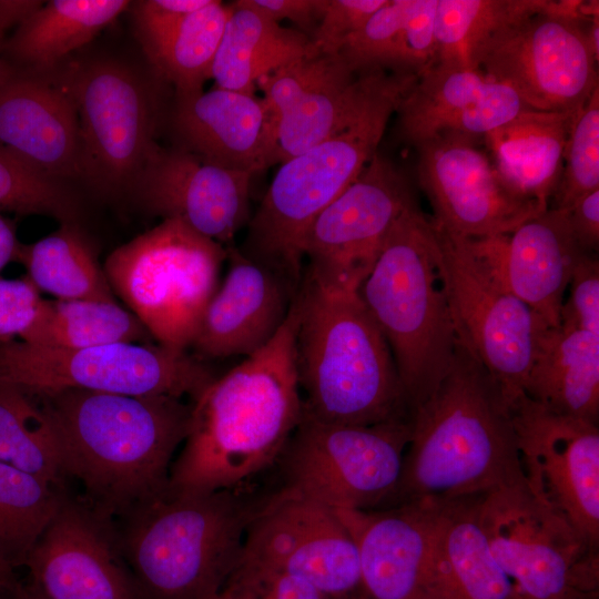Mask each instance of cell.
<instances>
[{
  "label": "cell",
  "mask_w": 599,
  "mask_h": 599,
  "mask_svg": "<svg viewBox=\"0 0 599 599\" xmlns=\"http://www.w3.org/2000/svg\"><path fill=\"white\" fill-rule=\"evenodd\" d=\"M297 304L275 336L192 403L184 446L169 488L206 493L235 488L272 467L300 424L295 365Z\"/></svg>",
  "instance_id": "cell-1"
},
{
  "label": "cell",
  "mask_w": 599,
  "mask_h": 599,
  "mask_svg": "<svg viewBox=\"0 0 599 599\" xmlns=\"http://www.w3.org/2000/svg\"><path fill=\"white\" fill-rule=\"evenodd\" d=\"M38 398L55 428L65 475L81 481L98 516H126L166 491L192 404L84 389Z\"/></svg>",
  "instance_id": "cell-2"
},
{
  "label": "cell",
  "mask_w": 599,
  "mask_h": 599,
  "mask_svg": "<svg viewBox=\"0 0 599 599\" xmlns=\"http://www.w3.org/2000/svg\"><path fill=\"white\" fill-rule=\"evenodd\" d=\"M410 422L402 474L385 508L527 485L502 389L458 342L448 372Z\"/></svg>",
  "instance_id": "cell-3"
},
{
  "label": "cell",
  "mask_w": 599,
  "mask_h": 599,
  "mask_svg": "<svg viewBox=\"0 0 599 599\" xmlns=\"http://www.w3.org/2000/svg\"><path fill=\"white\" fill-rule=\"evenodd\" d=\"M295 300L303 416L338 425L410 416L389 346L358 293L323 286L303 274Z\"/></svg>",
  "instance_id": "cell-4"
},
{
  "label": "cell",
  "mask_w": 599,
  "mask_h": 599,
  "mask_svg": "<svg viewBox=\"0 0 599 599\" xmlns=\"http://www.w3.org/2000/svg\"><path fill=\"white\" fill-rule=\"evenodd\" d=\"M270 495L247 484L166 489L133 509L121 540L143 599H213L240 562L246 529Z\"/></svg>",
  "instance_id": "cell-5"
},
{
  "label": "cell",
  "mask_w": 599,
  "mask_h": 599,
  "mask_svg": "<svg viewBox=\"0 0 599 599\" xmlns=\"http://www.w3.org/2000/svg\"><path fill=\"white\" fill-rule=\"evenodd\" d=\"M417 77L388 72L346 128L281 163L241 252L298 288L303 242L314 220L364 171L377 153L388 121Z\"/></svg>",
  "instance_id": "cell-6"
},
{
  "label": "cell",
  "mask_w": 599,
  "mask_h": 599,
  "mask_svg": "<svg viewBox=\"0 0 599 599\" xmlns=\"http://www.w3.org/2000/svg\"><path fill=\"white\" fill-rule=\"evenodd\" d=\"M357 293L389 346L413 413L448 372L457 344L430 220L417 204L395 221Z\"/></svg>",
  "instance_id": "cell-7"
},
{
  "label": "cell",
  "mask_w": 599,
  "mask_h": 599,
  "mask_svg": "<svg viewBox=\"0 0 599 599\" xmlns=\"http://www.w3.org/2000/svg\"><path fill=\"white\" fill-rule=\"evenodd\" d=\"M222 244L167 219L113 250L108 282L159 345L187 351L219 287Z\"/></svg>",
  "instance_id": "cell-8"
},
{
  "label": "cell",
  "mask_w": 599,
  "mask_h": 599,
  "mask_svg": "<svg viewBox=\"0 0 599 599\" xmlns=\"http://www.w3.org/2000/svg\"><path fill=\"white\" fill-rule=\"evenodd\" d=\"M50 74L69 93L78 114L82 182L108 196L129 193L158 146L155 83L135 65L114 57L73 62Z\"/></svg>",
  "instance_id": "cell-9"
},
{
  "label": "cell",
  "mask_w": 599,
  "mask_h": 599,
  "mask_svg": "<svg viewBox=\"0 0 599 599\" xmlns=\"http://www.w3.org/2000/svg\"><path fill=\"white\" fill-rule=\"evenodd\" d=\"M410 420L338 425L302 415L275 463L277 489L336 510L385 508L402 474Z\"/></svg>",
  "instance_id": "cell-10"
},
{
  "label": "cell",
  "mask_w": 599,
  "mask_h": 599,
  "mask_svg": "<svg viewBox=\"0 0 599 599\" xmlns=\"http://www.w3.org/2000/svg\"><path fill=\"white\" fill-rule=\"evenodd\" d=\"M430 225L457 342L496 379L509 404L524 393L546 326L486 265L473 237L453 234L432 220Z\"/></svg>",
  "instance_id": "cell-11"
},
{
  "label": "cell",
  "mask_w": 599,
  "mask_h": 599,
  "mask_svg": "<svg viewBox=\"0 0 599 599\" xmlns=\"http://www.w3.org/2000/svg\"><path fill=\"white\" fill-rule=\"evenodd\" d=\"M215 379L196 356L161 345L115 343L80 349L11 342L0 346V382L30 395L84 389L195 402Z\"/></svg>",
  "instance_id": "cell-12"
},
{
  "label": "cell",
  "mask_w": 599,
  "mask_h": 599,
  "mask_svg": "<svg viewBox=\"0 0 599 599\" xmlns=\"http://www.w3.org/2000/svg\"><path fill=\"white\" fill-rule=\"evenodd\" d=\"M596 11L583 1H554L497 32L479 51L476 67L536 111L577 113L599 87V58L586 31Z\"/></svg>",
  "instance_id": "cell-13"
},
{
  "label": "cell",
  "mask_w": 599,
  "mask_h": 599,
  "mask_svg": "<svg viewBox=\"0 0 599 599\" xmlns=\"http://www.w3.org/2000/svg\"><path fill=\"white\" fill-rule=\"evenodd\" d=\"M479 516L495 559L524 599H598V548L527 485L481 495Z\"/></svg>",
  "instance_id": "cell-14"
},
{
  "label": "cell",
  "mask_w": 599,
  "mask_h": 599,
  "mask_svg": "<svg viewBox=\"0 0 599 599\" xmlns=\"http://www.w3.org/2000/svg\"><path fill=\"white\" fill-rule=\"evenodd\" d=\"M509 409L529 491L598 548V424L554 413L525 393Z\"/></svg>",
  "instance_id": "cell-15"
},
{
  "label": "cell",
  "mask_w": 599,
  "mask_h": 599,
  "mask_svg": "<svg viewBox=\"0 0 599 599\" xmlns=\"http://www.w3.org/2000/svg\"><path fill=\"white\" fill-rule=\"evenodd\" d=\"M417 204L397 166L378 152L361 175L312 223L303 242V272L335 290L357 292L398 216Z\"/></svg>",
  "instance_id": "cell-16"
},
{
  "label": "cell",
  "mask_w": 599,
  "mask_h": 599,
  "mask_svg": "<svg viewBox=\"0 0 599 599\" xmlns=\"http://www.w3.org/2000/svg\"><path fill=\"white\" fill-rule=\"evenodd\" d=\"M240 561L287 572L326 598L363 589L357 546L335 509L282 489L250 522Z\"/></svg>",
  "instance_id": "cell-17"
},
{
  "label": "cell",
  "mask_w": 599,
  "mask_h": 599,
  "mask_svg": "<svg viewBox=\"0 0 599 599\" xmlns=\"http://www.w3.org/2000/svg\"><path fill=\"white\" fill-rule=\"evenodd\" d=\"M414 148L418 181L434 212L430 220L453 234L507 235L548 209L507 184L475 136L445 131Z\"/></svg>",
  "instance_id": "cell-18"
},
{
  "label": "cell",
  "mask_w": 599,
  "mask_h": 599,
  "mask_svg": "<svg viewBox=\"0 0 599 599\" xmlns=\"http://www.w3.org/2000/svg\"><path fill=\"white\" fill-rule=\"evenodd\" d=\"M252 176L207 163L180 146L158 145L129 193L152 214L179 220L227 247L248 220Z\"/></svg>",
  "instance_id": "cell-19"
},
{
  "label": "cell",
  "mask_w": 599,
  "mask_h": 599,
  "mask_svg": "<svg viewBox=\"0 0 599 599\" xmlns=\"http://www.w3.org/2000/svg\"><path fill=\"white\" fill-rule=\"evenodd\" d=\"M108 522L64 495L26 562L47 599H143L120 564Z\"/></svg>",
  "instance_id": "cell-20"
},
{
  "label": "cell",
  "mask_w": 599,
  "mask_h": 599,
  "mask_svg": "<svg viewBox=\"0 0 599 599\" xmlns=\"http://www.w3.org/2000/svg\"><path fill=\"white\" fill-rule=\"evenodd\" d=\"M437 500L374 510H336L358 550L368 599H435L433 531Z\"/></svg>",
  "instance_id": "cell-21"
},
{
  "label": "cell",
  "mask_w": 599,
  "mask_h": 599,
  "mask_svg": "<svg viewBox=\"0 0 599 599\" xmlns=\"http://www.w3.org/2000/svg\"><path fill=\"white\" fill-rule=\"evenodd\" d=\"M227 273L192 343L197 358L248 357L284 324L297 290L282 275L226 247Z\"/></svg>",
  "instance_id": "cell-22"
},
{
  "label": "cell",
  "mask_w": 599,
  "mask_h": 599,
  "mask_svg": "<svg viewBox=\"0 0 599 599\" xmlns=\"http://www.w3.org/2000/svg\"><path fill=\"white\" fill-rule=\"evenodd\" d=\"M0 144L48 176L83 180L78 114L51 74L13 68L0 83Z\"/></svg>",
  "instance_id": "cell-23"
},
{
  "label": "cell",
  "mask_w": 599,
  "mask_h": 599,
  "mask_svg": "<svg viewBox=\"0 0 599 599\" xmlns=\"http://www.w3.org/2000/svg\"><path fill=\"white\" fill-rule=\"evenodd\" d=\"M529 110L511 88L479 70L435 65L418 78L395 113L400 136L415 146L445 131L485 136Z\"/></svg>",
  "instance_id": "cell-24"
},
{
  "label": "cell",
  "mask_w": 599,
  "mask_h": 599,
  "mask_svg": "<svg viewBox=\"0 0 599 599\" xmlns=\"http://www.w3.org/2000/svg\"><path fill=\"white\" fill-rule=\"evenodd\" d=\"M172 124L180 148L207 163L252 175L270 166L268 116L255 94L219 87L175 94Z\"/></svg>",
  "instance_id": "cell-25"
},
{
  "label": "cell",
  "mask_w": 599,
  "mask_h": 599,
  "mask_svg": "<svg viewBox=\"0 0 599 599\" xmlns=\"http://www.w3.org/2000/svg\"><path fill=\"white\" fill-rule=\"evenodd\" d=\"M585 253L571 233L566 210L548 207L508 235L506 285L546 327L559 326L565 293Z\"/></svg>",
  "instance_id": "cell-26"
},
{
  "label": "cell",
  "mask_w": 599,
  "mask_h": 599,
  "mask_svg": "<svg viewBox=\"0 0 599 599\" xmlns=\"http://www.w3.org/2000/svg\"><path fill=\"white\" fill-rule=\"evenodd\" d=\"M481 495L437 500L435 599H524L495 559L479 516Z\"/></svg>",
  "instance_id": "cell-27"
},
{
  "label": "cell",
  "mask_w": 599,
  "mask_h": 599,
  "mask_svg": "<svg viewBox=\"0 0 599 599\" xmlns=\"http://www.w3.org/2000/svg\"><path fill=\"white\" fill-rule=\"evenodd\" d=\"M524 393L565 416L599 420V335L559 325L541 331Z\"/></svg>",
  "instance_id": "cell-28"
},
{
  "label": "cell",
  "mask_w": 599,
  "mask_h": 599,
  "mask_svg": "<svg viewBox=\"0 0 599 599\" xmlns=\"http://www.w3.org/2000/svg\"><path fill=\"white\" fill-rule=\"evenodd\" d=\"M437 0H387L355 34L339 57L355 72L384 70L419 78L436 65Z\"/></svg>",
  "instance_id": "cell-29"
},
{
  "label": "cell",
  "mask_w": 599,
  "mask_h": 599,
  "mask_svg": "<svg viewBox=\"0 0 599 599\" xmlns=\"http://www.w3.org/2000/svg\"><path fill=\"white\" fill-rule=\"evenodd\" d=\"M130 6L126 0L42 2L7 37L3 57L18 70L50 74Z\"/></svg>",
  "instance_id": "cell-30"
},
{
  "label": "cell",
  "mask_w": 599,
  "mask_h": 599,
  "mask_svg": "<svg viewBox=\"0 0 599 599\" xmlns=\"http://www.w3.org/2000/svg\"><path fill=\"white\" fill-rule=\"evenodd\" d=\"M576 114L529 110L485 135L495 169L516 192L549 207Z\"/></svg>",
  "instance_id": "cell-31"
},
{
  "label": "cell",
  "mask_w": 599,
  "mask_h": 599,
  "mask_svg": "<svg viewBox=\"0 0 599 599\" xmlns=\"http://www.w3.org/2000/svg\"><path fill=\"white\" fill-rule=\"evenodd\" d=\"M232 6L211 70L215 87L254 94L261 78L319 53L313 40L300 30L282 27L252 9Z\"/></svg>",
  "instance_id": "cell-32"
},
{
  "label": "cell",
  "mask_w": 599,
  "mask_h": 599,
  "mask_svg": "<svg viewBox=\"0 0 599 599\" xmlns=\"http://www.w3.org/2000/svg\"><path fill=\"white\" fill-rule=\"evenodd\" d=\"M387 73H355L348 69L298 101L273 129L270 166L305 152L349 125Z\"/></svg>",
  "instance_id": "cell-33"
},
{
  "label": "cell",
  "mask_w": 599,
  "mask_h": 599,
  "mask_svg": "<svg viewBox=\"0 0 599 599\" xmlns=\"http://www.w3.org/2000/svg\"><path fill=\"white\" fill-rule=\"evenodd\" d=\"M39 291L57 300L116 302L94 247L79 223H63L45 237L20 244L16 261Z\"/></svg>",
  "instance_id": "cell-34"
},
{
  "label": "cell",
  "mask_w": 599,
  "mask_h": 599,
  "mask_svg": "<svg viewBox=\"0 0 599 599\" xmlns=\"http://www.w3.org/2000/svg\"><path fill=\"white\" fill-rule=\"evenodd\" d=\"M150 334L116 302L41 300L21 342L43 347L80 349L115 343H141Z\"/></svg>",
  "instance_id": "cell-35"
},
{
  "label": "cell",
  "mask_w": 599,
  "mask_h": 599,
  "mask_svg": "<svg viewBox=\"0 0 599 599\" xmlns=\"http://www.w3.org/2000/svg\"><path fill=\"white\" fill-rule=\"evenodd\" d=\"M552 0H437L436 65L478 70L476 59L499 31L547 10Z\"/></svg>",
  "instance_id": "cell-36"
},
{
  "label": "cell",
  "mask_w": 599,
  "mask_h": 599,
  "mask_svg": "<svg viewBox=\"0 0 599 599\" xmlns=\"http://www.w3.org/2000/svg\"><path fill=\"white\" fill-rule=\"evenodd\" d=\"M0 463L63 489L67 475L58 435L45 407L34 396L3 382H0Z\"/></svg>",
  "instance_id": "cell-37"
},
{
  "label": "cell",
  "mask_w": 599,
  "mask_h": 599,
  "mask_svg": "<svg viewBox=\"0 0 599 599\" xmlns=\"http://www.w3.org/2000/svg\"><path fill=\"white\" fill-rule=\"evenodd\" d=\"M233 6L211 0L189 14L146 52L155 73L172 83L175 94L203 90Z\"/></svg>",
  "instance_id": "cell-38"
},
{
  "label": "cell",
  "mask_w": 599,
  "mask_h": 599,
  "mask_svg": "<svg viewBox=\"0 0 599 599\" xmlns=\"http://www.w3.org/2000/svg\"><path fill=\"white\" fill-rule=\"evenodd\" d=\"M64 495L63 489L0 463V551L13 566L27 562Z\"/></svg>",
  "instance_id": "cell-39"
},
{
  "label": "cell",
  "mask_w": 599,
  "mask_h": 599,
  "mask_svg": "<svg viewBox=\"0 0 599 599\" xmlns=\"http://www.w3.org/2000/svg\"><path fill=\"white\" fill-rule=\"evenodd\" d=\"M38 214L79 223L80 199L70 183L48 176L0 144V212Z\"/></svg>",
  "instance_id": "cell-40"
},
{
  "label": "cell",
  "mask_w": 599,
  "mask_h": 599,
  "mask_svg": "<svg viewBox=\"0 0 599 599\" xmlns=\"http://www.w3.org/2000/svg\"><path fill=\"white\" fill-rule=\"evenodd\" d=\"M596 190H599V87L579 109L570 126L551 209H568Z\"/></svg>",
  "instance_id": "cell-41"
},
{
  "label": "cell",
  "mask_w": 599,
  "mask_h": 599,
  "mask_svg": "<svg viewBox=\"0 0 599 599\" xmlns=\"http://www.w3.org/2000/svg\"><path fill=\"white\" fill-rule=\"evenodd\" d=\"M348 69L339 54L319 52L292 61L261 78L256 85L264 93L262 102L268 116L271 143L273 129L286 111Z\"/></svg>",
  "instance_id": "cell-42"
},
{
  "label": "cell",
  "mask_w": 599,
  "mask_h": 599,
  "mask_svg": "<svg viewBox=\"0 0 599 599\" xmlns=\"http://www.w3.org/2000/svg\"><path fill=\"white\" fill-rule=\"evenodd\" d=\"M213 599H326L287 572L240 561Z\"/></svg>",
  "instance_id": "cell-43"
},
{
  "label": "cell",
  "mask_w": 599,
  "mask_h": 599,
  "mask_svg": "<svg viewBox=\"0 0 599 599\" xmlns=\"http://www.w3.org/2000/svg\"><path fill=\"white\" fill-rule=\"evenodd\" d=\"M560 311V325L599 335V261L597 254L580 256Z\"/></svg>",
  "instance_id": "cell-44"
},
{
  "label": "cell",
  "mask_w": 599,
  "mask_h": 599,
  "mask_svg": "<svg viewBox=\"0 0 599 599\" xmlns=\"http://www.w3.org/2000/svg\"><path fill=\"white\" fill-rule=\"evenodd\" d=\"M387 0H328L312 37L321 53L338 54L345 41L359 31Z\"/></svg>",
  "instance_id": "cell-45"
},
{
  "label": "cell",
  "mask_w": 599,
  "mask_h": 599,
  "mask_svg": "<svg viewBox=\"0 0 599 599\" xmlns=\"http://www.w3.org/2000/svg\"><path fill=\"white\" fill-rule=\"evenodd\" d=\"M211 0H142L133 4L132 16L145 53L159 44L189 14Z\"/></svg>",
  "instance_id": "cell-46"
},
{
  "label": "cell",
  "mask_w": 599,
  "mask_h": 599,
  "mask_svg": "<svg viewBox=\"0 0 599 599\" xmlns=\"http://www.w3.org/2000/svg\"><path fill=\"white\" fill-rule=\"evenodd\" d=\"M41 300L40 291L27 275L0 277V346L20 338L33 321Z\"/></svg>",
  "instance_id": "cell-47"
},
{
  "label": "cell",
  "mask_w": 599,
  "mask_h": 599,
  "mask_svg": "<svg viewBox=\"0 0 599 599\" xmlns=\"http://www.w3.org/2000/svg\"><path fill=\"white\" fill-rule=\"evenodd\" d=\"M328 0H237L233 3L257 11L274 22H294L312 39Z\"/></svg>",
  "instance_id": "cell-48"
},
{
  "label": "cell",
  "mask_w": 599,
  "mask_h": 599,
  "mask_svg": "<svg viewBox=\"0 0 599 599\" xmlns=\"http://www.w3.org/2000/svg\"><path fill=\"white\" fill-rule=\"evenodd\" d=\"M566 210L571 233L579 247L597 254L599 245V190L580 199Z\"/></svg>",
  "instance_id": "cell-49"
},
{
  "label": "cell",
  "mask_w": 599,
  "mask_h": 599,
  "mask_svg": "<svg viewBox=\"0 0 599 599\" xmlns=\"http://www.w3.org/2000/svg\"><path fill=\"white\" fill-rule=\"evenodd\" d=\"M41 3L42 1L33 0H0V83L13 69L3 57V45L8 30L12 27H17Z\"/></svg>",
  "instance_id": "cell-50"
},
{
  "label": "cell",
  "mask_w": 599,
  "mask_h": 599,
  "mask_svg": "<svg viewBox=\"0 0 599 599\" xmlns=\"http://www.w3.org/2000/svg\"><path fill=\"white\" fill-rule=\"evenodd\" d=\"M20 242L14 225L0 213V271L11 261H16Z\"/></svg>",
  "instance_id": "cell-51"
},
{
  "label": "cell",
  "mask_w": 599,
  "mask_h": 599,
  "mask_svg": "<svg viewBox=\"0 0 599 599\" xmlns=\"http://www.w3.org/2000/svg\"><path fill=\"white\" fill-rule=\"evenodd\" d=\"M19 588L13 573V565L0 551V593L11 592Z\"/></svg>",
  "instance_id": "cell-52"
},
{
  "label": "cell",
  "mask_w": 599,
  "mask_h": 599,
  "mask_svg": "<svg viewBox=\"0 0 599 599\" xmlns=\"http://www.w3.org/2000/svg\"><path fill=\"white\" fill-rule=\"evenodd\" d=\"M17 599H47L35 587L31 591H17Z\"/></svg>",
  "instance_id": "cell-53"
},
{
  "label": "cell",
  "mask_w": 599,
  "mask_h": 599,
  "mask_svg": "<svg viewBox=\"0 0 599 599\" xmlns=\"http://www.w3.org/2000/svg\"><path fill=\"white\" fill-rule=\"evenodd\" d=\"M326 599H368L366 593L364 592L363 589L358 590V591H355V592H352V593H348V595H344V596H339V597H333V598H326Z\"/></svg>",
  "instance_id": "cell-54"
}]
</instances>
